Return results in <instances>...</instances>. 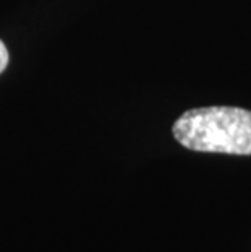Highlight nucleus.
Returning <instances> with one entry per match:
<instances>
[{
	"label": "nucleus",
	"mask_w": 251,
	"mask_h": 252,
	"mask_svg": "<svg viewBox=\"0 0 251 252\" xmlns=\"http://www.w3.org/2000/svg\"><path fill=\"white\" fill-rule=\"evenodd\" d=\"M8 65V51L2 41H0V73H2Z\"/></svg>",
	"instance_id": "obj_2"
},
{
	"label": "nucleus",
	"mask_w": 251,
	"mask_h": 252,
	"mask_svg": "<svg viewBox=\"0 0 251 252\" xmlns=\"http://www.w3.org/2000/svg\"><path fill=\"white\" fill-rule=\"evenodd\" d=\"M173 135L194 152L251 155V111L228 106L186 111L173 124Z\"/></svg>",
	"instance_id": "obj_1"
}]
</instances>
